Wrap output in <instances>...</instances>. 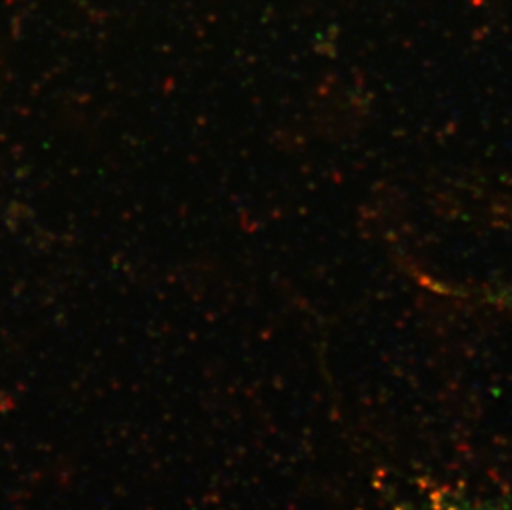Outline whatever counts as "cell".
<instances>
[{
    "instance_id": "1",
    "label": "cell",
    "mask_w": 512,
    "mask_h": 510,
    "mask_svg": "<svg viewBox=\"0 0 512 510\" xmlns=\"http://www.w3.org/2000/svg\"><path fill=\"white\" fill-rule=\"evenodd\" d=\"M418 510H509L499 501L486 499H471V497H448V499H433Z\"/></svg>"
}]
</instances>
